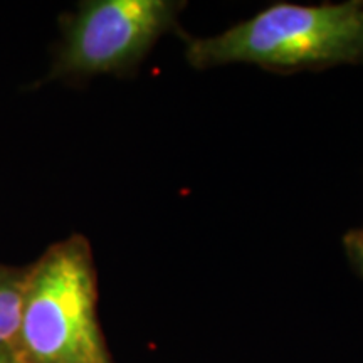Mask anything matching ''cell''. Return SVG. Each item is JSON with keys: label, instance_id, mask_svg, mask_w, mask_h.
I'll return each instance as SVG.
<instances>
[{"label": "cell", "instance_id": "1", "mask_svg": "<svg viewBox=\"0 0 363 363\" xmlns=\"http://www.w3.org/2000/svg\"><path fill=\"white\" fill-rule=\"evenodd\" d=\"M197 69L254 65L278 72L363 65V2L274 4L208 38H185Z\"/></svg>", "mask_w": 363, "mask_h": 363}, {"label": "cell", "instance_id": "2", "mask_svg": "<svg viewBox=\"0 0 363 363\" xmlns=\"http://www.w3.org/2000/svg\"><path fill=\"white\" fill-rule=\"evenodd\" d=\"M96 271L83 235L56 242L27 269L19 363H111L96 316Z\"/></svg>", "mask_w": 363, "mask_h": 363}, {"label": "cell", "instance_id": "3", "mask_svg": "<svg viewBox=\"0 0 363 363\" xmlns=\"http://www.w3.org/2000/svg\"><path fill=\"white\" fill-rule=\"evenodd\" d=\"M184 2L91 0L65 22L49 79L133 71L177 24Z\"/></svg>", "mask_w": 363, "mask_h": 363}, {"label": "cell", "instance_id": "4", "mask_svg": "<svg viewBox=\"0 0 363 363\" xmlns=\"http://www.w3.org/2000/svg\"><path fill=\"white\" fill-rule=\"evenodd\" d=\"M27 269L0 266V348L11 350L21 325Z\"/></svg>", "mask_w": 363, "mask_h": 363}, {"label": "cell", "instance_id": "5", "mask_svg": "<svg viewBox=\"0 0 363 363\" xmlns=\"http://www.w3.org/2000/svg\"><path fill=\"white\" fill-rule=\"evenodd\" d=\"M345 251L353 267L363 276V227L353 229L343 239Z\"/></svg>", "mask_w": 363, "mask_h": 363}, {"label": "cell", "instance_id": "6", "mask_svg": "<svg viewBox=\"0 0 363 363\" xmlns=\"http://www.w3.org/2000/svg\"><path fill=\"white\" fill-rule=\"evenodd\" d=\"M0 363H19L17 358L13 357L11 350H6V348H0Z\"/></svg>", "mask_w": 363, "mask_h": 363}]
</instances>
